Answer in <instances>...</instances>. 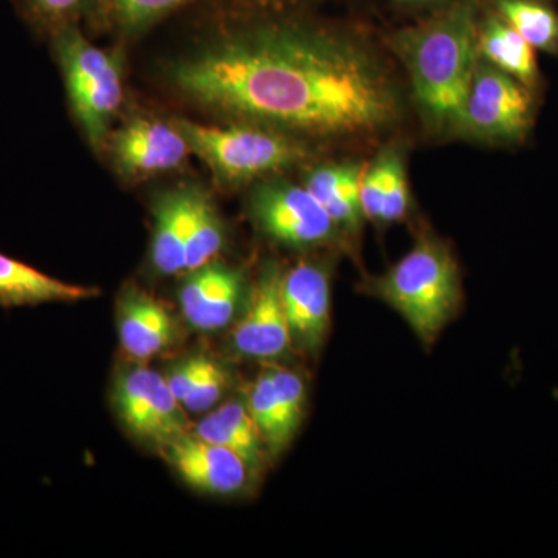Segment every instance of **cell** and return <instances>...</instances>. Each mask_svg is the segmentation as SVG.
<instances>
[{
	"label": "cell",
	"instance_id": "1",
	"mask_svg": "<svg viewBox=\"0 0 558 558\" xmlns=\"http://www.w3.org/2000/svg\"><path fill=\"white\" fill-rule=\"evenodd\" d=\"M171 80L204 108L318 137H366L400 116L398 87L362 43L295 16L230 22Z\"/></svg>",
	"mask_w": 558,
	"mask_h": 558
},
{
	"label": "cell",
	"instance_id": "2",
	"mask_svg": "<svg viewBox=\"0 0 558 558\" xmlns=\"http://www.w3.org/2000/svg\"><path fill=\"white\" fill-rule=\"evenodd\" d=\"M481 9L483 0H454L388 38L409 72L418 106L436 126L457 128L480 58Z\"/></svg>",
	"mask_w": 558,
	"mask_h": 558
},
{
	"label": "cell",
	"instance_id": "3",
	"mask_svg": "<svg viewBox=\"0 0 558 558\" xmlns=\"http://www.w3.org/2000/svg\"><path fill=\"white\" fill-rule=\"evenodd\" d=\"M366 290L402 315L424 344L435 343L461 307V275L449 245L418 238L414 247Z\"/></svg>",
	"mask_w": 558,
	"mask_h": 558
},
{
	"label": "cell",
	"instance_id": "4",
	"mask_svg": "<svg viewBox=\"0 0 558 558\" xmlns=\"http://www.w3.org/2000/svg\"><path fill=\"white\" fill-rule=\"evenodd\" d=\"M174 124L191 153L197 154L223 182H248L286 170L307 154L303 145L284 132L263 124L216 128L185 119L174 120Z\"/></svg>",
	"mask_w": 558,
	"mask_h": 558
},
{
	"label": "cell",
	"instance_id": "5",
	"mask_svg": "<svg viewBox=\"0 0 558 558\" xmlns=\"http://www.w3.org/2000/svg\"><path fill=\"white\" fill-rule=\"evenodd\" d=\"M76 120L92 145L100 146L123 102V76L113 54L94 46L78 25L51 33Z\"/></svg>",
	"mask_w": 558,
	"mask_h": 558
},
{
	"label": "cell",
	"instance_id": "6",
	"mask_svg": "<svg viewBox=\"0 0 558 558\" xmlns=\"http://www.w3.org/2000/svg\"><path fill=\"white\" fill-rule=\"evenodd\" d=\"M537 94L478 58L457 128L495 145H520L534 130Z\"/></svg>",
	"mask_w": 558,
	"mask_h": 558
},
{
	"label": "cell",
	"instance_id": "7",
	"mask_svg": "<svg viewBox=\"0 0 558 558\" xmlns=\"http://www.w3.org/2000/svg\"><path fill=\"white\" fill-rule=\"evenodd\" d=\"M252 215L271 240L293 248H312L339 238L328 211L306 186L289 182L260 185L252 197Z\"/></svg>",
	"mask_w": 558,
	"mask_h": 558
},
{
	"label": "cell",
	"instance_id": "8",
	"mask_svg": "<svg viewBox=\"0 0 558 558\" xmlns=\"http://www.w3.org/2000/svg\"><path fill=\"white\" fill-rule=\"evenodd\" d=\"M113 403L124 427L154 446L189 433L185 409L157 371L138 366L121 373L113 387Z\"/></svg>",
	"mask_w": 558,
	"mask_h": 558
},
{
	"label": "cell",
	"instance_id": "9",
	"mask_svg": "<svg viewBox=\"0 0 558 558\" xmlns=\"http://www.w3.org/2000/svg\"><path fill=\"white\" fill-rule=\"evenodd\" d=\"M161 457L191 487L211 495L244 492L256 468L236 451L185 433L159 447Z\"/></svg>",
	"mask_w": 558,
	"mask_h": 558
},
{
	"label": "cell",
	"instance_id": "10",
	"mask_svg": "<svg viewBox=\"0 0 558 558\" xmlns=\"http://www.w3.org/2000/svg\"><path fill=\"white\" fill-rule=\"evenodd\" d=\"M231 343L244 357L259 360L281 357L292 347L282 300V274L275 264L260 274L248 310L233 330Z\"/></svg>",
	"mask_w": 558,
	"mask_h": 558
},
{
	"label": "cell",
	"instance_id": "11",
	"mask_svg": "<svg viewBox=\"0 0 558 558\" xmlns=\"http://www.w3.org/2000/svg\"><path fill=\"white\" fill-rule=\"evenodd\" d=\"M245 403L258 425L267 453L277 457L300 427L306 407V387L293 371L269 368L256 377Z\"/></svg>",
	"mask_w": 558,
	"mask_h": 558
},
{
	"label": "cell",
	"instance_id": "12",
	"mask_svg": "<svg viewBox=\"0 0 558 558\" xmlns=\"http://www.w3.org/2000/svg\"><path fill=\"white\" fill-rule=\"evenodd\" d=\"M191 153L175 124L153 119L131 120L112 137L117 168L128 178H149L179 168Z\"/></svg>",
	"mask_w": 558,
	"mask_h": 558
},
{
	"label": "cell",
	"instance_id": "13",
	"mask_svg": "<svg viewBox=\"0 0 558 558\" xmlns=\"http://www.w3.org/2000/svg\"><path fill=\"white\" fill-rule=\"evenodd\" d=\"M282 300L292 344L317 352L330 326L329 270L307 260L282 274Z\"/></svg>",
	"mask_w": 558,
	"mask_h": 558
},
{
	"label": "cell",
	"instance_id": "14",
	"mask_svg": "<svg viewBox=\"0 0 558 558\" xmlns=\"http://www.w3.org/2000/svg\"><path fill=\"white\" fill-rule=\"evenodd\" d=\"M189 274L179 290L183 317L194 329L204 332L226 328L240 304L241 275L216 263H209Z\"/></svg>",
	"mask_w": 558,
	"mask_h": 558
},
{
	"label": "cell",
	"instance_id": "15",
	"mask_svg": "<svg viewBox=\"0 0 558 558\" xmlns=\"http://www.w3.org/2000/svg\"><path fill=\"white\" fill-rule=\"evenodd\" d=\"M360 204L365 219L374 222H399L409 215L410 186L402 150L389 146L363 168Z\"/></svg>",
	"mask_w": 558,
	"mask_h": 558
},
{
	"label": "cell",
	"instance_id": "16",
	"mask_svg": "<svg viewBox=\"0 0 558 558\" xmlns=\"http://www.w3.org/2000/svg\"><path fill=\"white\" fill-rule=\"evenodd\" d=\"M119 336L126 354L145 362L170 347L174 325L163 304L142 290L131 289L119 303Z\"/></svg>",
	"mask_w": 558,
	"mask_h": 558
},
{
	"label": "cell",
	"instance_id": "17",
	"mask_svg": "<svg viewBox=\"0 0 558 558\" xmlns=\"http://www.w3.org/2000/svg\"><path fill=\"white\" fill-rule=\"evenodd\" d=\"M476 40L480 58L537 94L542 83L537 50L519 32L513 31L508 22L488 9L484 0Z\"/></svg>",
	"mask_w": 558,
	"mask_h": 558
},
{
	"label": "cell",
	"instance_id": "18",
	"mask_svg": "<svg viewBox=\"0 0 558 558\" xmlns=\"http://www.w3.org/2000/svg\"><path fill=\"white\" fill-rule=\"evenodd\" d=\"M100 290L69 284L0 253V307L39 306L94 299Z\"/></svg>",
	"mask_w": 558,
	"mask_h": 558
},
{
	"label": "cell",
	"instance_id": "19",
	"mask_svg": "<svg viewBox=\"0 0 558 558\" xmlns=\"http://www.w3.org/2000/svg\"><path fill=\"white\" fill-rule=\"evenodd\" d=\"M363 167L359 163L322 165L307 172L304 186L311 191L328 211L339 230L357 234L362 229L363 216L360 204V179Z\"/></svg>",
	"mask_w": 558,
	"mask_h": 558
},
{
	"label": "cell",
	"instance_id": "20",
	"mask_svg": "<svg viewBox=\"0 0 558 558\" xmlns=\"http://www.w3.org/2000/svg\"><path fill=\"white\" fill-rule=\"evenodd\" d=\"M191 194L193 190L189 189L168 191L156 202L150 258L160 274L186 271Z\"/></svg>",
	"mask_w": 558,
	"mask_h": 558
},
{
	"label": "cell",
	"instance_id": "21",
	"mask_svg": "<svg viewBox=\"0 0 558 558\" xmlns=\"http://www.w3.org/2000/svg\"><path fill=\"white\" fill-rule=\"evenodd\" d=\"M193 433L208 442L236 451L256 469L266 449L247 403L240 399L230 400L226 405L211 411L207 417L202 418Z\"/></svg>",
	"mask_w": 558,
	"mask_h": 558
},
{
	"label": "cell",
	"instance_id": "22",
	"mask_svg": "<svg viewBox=\"0 0 558 558\" xmlns=\"http://www.w3.org/2000/svg\"><path fill=\"white\" fill-rule=\"evenodd\" d=\"M537 51L558 54V10L553 0H484Z\"/></svg>",
	"mask_w": 558,
	"mask_h": 558
},
{
	"label": "cell",
	"instance_id": "23",
	"mask_svg": "<svg viewBox=\"0 0 558 558\" xmlns=\"http://www.w3.org/2000/svg\"><path fill=\"white\" fill-rule=\"evenodd\" d=\"M223 227L216 208L201 191L193 190L190 205L186 271L213 263L223 247Z\"/></svg>",
	"mask_w": 558,
	"mask_h": 558
},
{
	"label": "cell",
	"instance_id": "24",
	"mask_svg": "<svg viewBox=\"0 0 558 558\" xmlns=\"http://www.w3.org/2000/svg\"><path fill=\"white\" fill-rule=\"evenodd\" d=\"M201 0H105L102 13L120 32L137 35Z\"/></svg>",
	"mask_w": 558,
	"mask_h": 558
},
{
	"label": "cell",
	"instance_id": "25",
	"mask_svg": "<svg viewBox=\"0 0 558 558\" xmlns=\"http://www.w3.org/2000/svg\"><path fill=\"white\" fill-rule=\"evenodd\" d=\"M22 16L36 31L53 33L62 25L76 24L83 14L102 11L105 0H14Z\"/></svg>",
	"mask_w": 558,
	"mask_h": 558
},
{
	"label": "cell",
	"instance_id": "26",
	"mask_svg": "<svg viewBox=\"0 0 558 558\" xmlns=\"http://www.w3.org/2000/svg\"><path fill=\"white\" fill-rule=\"evenodd\" d=\"M230 377L218 363L209 360L193 391L183 400L182 407L190 413H204L211 410L229 388Z\"/></svg>",
	"mask_w": 558,
	"mask_h": 558
},
{
	"label": "cell",
	"instance_id": "27",
	"mask_svg": "<svg viewBox=\"0 0 558 558\" xmlns=\"http://www.w3.org/2000/svg\"><path fill=\"white\" fill-rule=\"evenodd\" d=\"M208 362L209 359L199 355V357L183 360L179 365H174L168 371L165 379H167L172 395L178 398L180 403H182L183 400L186 399V396L193 391V388L196 387L202 374H204L205 368H207Z\"/></svg>",
	"mask_w": 558,
	"mask_h": 558
},
{
	"label": "cell",
	"instance_id": "28",
	"mask_svg": "<svg viewBox=\"0 0 558 558\" xmlns=\"http://www.w3.org/2000/svg\"><path fill=\"white\" fill-rule=\"evenodd\" d=\"M392 5L399 10L405 11H422V10H433L438 11L444 9V7L450 5L454 0H391Z\"/></svg>",
	"mask_w": 558,
	"mask_h": 558
},
{
	"label": "cell",
	"instance_id": "29",
	"mask_svg": "<svg viewBox=\"0 0 558 558\" xmlns=\"http://www.w3.org/2000/svg\"><path fill=\"white\" fill-rule=\"evenodd\" d=\"M242 7L259 11L284 10L292 0H234Z\"/></svg>",
	"mask_w": 558,
	"mask_h": 558
}]
</instances>
